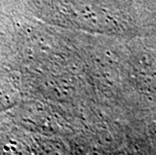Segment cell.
I'll return each instance as SVG.
<instances>
[{
    "label": "cell",
    "instance_id": "6da1fadb",
    "mask_svg": "<svg viewBox=\"0 0 156 155\" xmlns=\"http://www.w3.org/2000/svg\"><path fill=\"white\" fill-rule=\"evenodd\" d=\"M62 5L66 20L77 28L91 32L115 33L124 27L123 20L107 8L85 2L66 1Z\"/></svg>",
    "mask_w": 156,
    "mask_h": 155
}]
</instances>
